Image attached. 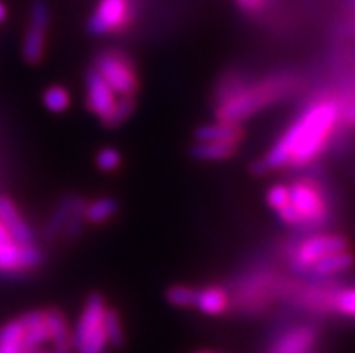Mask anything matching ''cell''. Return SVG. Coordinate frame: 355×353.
I'll return each instance as SVG.
<instances>
[{"instance_id": "6da1fadb", "label": "cell", "mask_w": 355, "mask_h": 353, "mask_svg": "<svg viewBox=\"0 0 355 353\" xmlns=\"http://www.w3.org/2000/svg\"><path fill=\"white\" fill-rule=\"evenodd\" d=\"M339 121V105L332 99H323L312 105L293 126L278 139L263 159L252 164V173L263 175L279 168H302L315 161L324 148Z\"/></svg>"}, {"instance_id": "7a4b0ae2", "label": "cell", "mask_w": 355, "mask_h": 353, "mask_svg": "<svg viewBox=\"0 0 355 353\" xmlns=\"http://www.w3.org/2000/svg\"><path fill=\"white\" fill-rule=\"evenodd\" d=\"M296 87L297 80L293 74H276L248 85L242 83L234 94L216 103V117L220 121L240 123L293 94Z\"/></svg>"}, {"instance_id": "3957f363", "label": "cell", "mask_w": 355, "mask_h": 353, "mask_svg": "<svg viewBox=\"0 0 355 353\" xmlns=\"http://www.w3.org/2000/svg\"><path fill=\"white\" fill-rule=\"evenodd\" d=\"M105 298L98 292L90 294L81 310L78 325L72 332V348L78 353H105L108 339L105 334V313H107Z\"/></svg>"}, {"instance_id": "277c9868", "label": "cell", "mask_w": 355, "mask_h": 353, "mask_svg": "<svg viewBox=\"0 0 355 353\" xmlns=\"http://www.w3.org/2000/svg\"><path fill=\"white\" fill-rule=\"evenodd\" d=\"M94 69L112 87L117 96H135V92L139 90L137 69L130 56L123 51L107 49L99 53Z\"/></svg>"}, {"instance_id": "5b68a950", "label": "cell", "mask_w": 355, "mask_h": 353, "mask_svg": "<svg viewBox=\"0 0 355 353\" xmlns=\"http://www.w3.org/2000/svg\"><path fill=\"white\" fill-rule=\"evenodd\" d=\"M291 204L300 215L302 225H320L329 218V202L320 182L297 179L288 186Z\"/></svg>"}, {"instance_id": "8992f818", "label": "cell", "mask_w": 355, "mask_h": 353, "mask_svg": "<svg viewBox=\"0 0 355 353\" xmlns=\"http://www.w3.org/2000/svg\"><path fill=\"white\" fill-rule=\"evenodd\" d=\"M348 249V240L341 234H312L294 249L293 267L297 273L306 274L321 258Z\"/></svg>"}, {"instance_id": "52a82bcc", "label": "cell", "mask_w": 355, "mask_h": 353, "mask_svg": "<svg viewBox=\"0 0 355 353\" xmlns=\"http://www.w3.org/2000/svg\"><path fill=\"white\" fill-rule=\"evenodd\" d=\"M132 24L130 0H99L89 20V31L94 36L125 31Z\"/></svg>"}, {"instance_id": "ba28073f", "label": "cell", "mask_w": 355, "mask_h": 353, "mask_svg": "<svg viewBox=\"0 0 355 353\" xmlns=\"http://www.w3.org/2000/svg\"><path fill=\"white\" fill-rule=\"evenodd\" d=\"M85 89H87V108L94 114L96 117L103 121L110 114L117 101V94L108 85L103 76L96 71L94 67L89 69L85 76Z\"/></svg>"}, {"instance_id": "9c48e42d", "label": "cell", "mask_w": 355, "mask_h": 353, "mask_svg": "<svg viewBox=\"0 0 355 353\" xmlns=\"http://www.w3.org/2000/svg\"><path fill=\"white\" fill-rule=\"evenodd\" d=\"M0 222L6 225L11 238L17 241L18 246H27V243L35 241V233L27 225L22 213L18 211L17 204L9 197H4V195L0 197Z\"/></svg>"}, {"instance_id": "30bf717a", "label": "cell", "mask_w": 355, "mask_h": 353, "mask_svg": "<svg viewBox=\"0 0 355 353\" xmlns=\"http://www.w3.org/2000/svg\"><path fill=\"white\" fill-rule=\"evenodd\" d=\"M193 307L206 316H222L231 307V295L222 285L202 286L197 289Z\"/></svg>"}, {"instance_id": "8fae6325", "label": "cell", "mask_w": 355, "mask_h": 353, "mask_svg": "<svg viewBox=\"0 0 355 353\" xmlns=\"http://www.w3.org/2000/svg\"><path fill=\"white\" fill-rule=\"evenodd\" d=\"M245 132L240 123L231 121H216V123H206L195 130V141H216V143H233L240 144Z\"/></svg>"}, {"instance_id": "7c38bea8", "label": "cell", "mask_w": 355, "mask_h": 353, "mask_svg": "<svg viewBox=\"0 0 355 353\" xmlns=\"http://www.w3.org/2000/svg\"><path fill=\"white\" fill-rule=\"evenodd\" d=\"M18 319L24 327V346L26 348L40 350L42 345L49 343V327H47V319H45V310H33Z\"/></svg>"}, {"instance_id": "4fadbf2b", "label": "cell", "mask_w": 355, "mask_h": 353, "mask_svg": "<svg viewBox=\"0 0 355 353\" xmlns=\"http://www.w3.org/2000/svg\"><path fill=\"white\" fill-rule=\"evenodd\" d=\"M315 343V332L306 327H297L276 341L270 353H311Z\"/></svg>"}, {"instance_id": "5bb4252c", "label": "cell", "mask_w": 355, "mask_h": 353, "mask_svg": "<svg viewBox=\"0 0 355 353\" xmlns=\"http://www.w3.org/2000/svg\"><path fill=\"white\" fill-rule=\"evenodd\" d=\"M355 265V258L347 250H341V252H334L330 256H324L321 258L318 264H314L309 270V276L315 277H330L338 276V274L348 273L352 267Z\"/></svg>"}, {"instance_id": "9a60e30c", "label": "cell", "mask_w": 355, "mask_h": 353, "mask_svg": "<svg viewBox=\"0 0 355 353\" xmlns=\"http://www.w3.org/2000/svg\"><path fill=\"white\" fill-rule=\"evenodd\" d=\"M239 152V144L233 143H216V141H195L191 146V155L198 161L218 162L231 159Z\"/></svg>"}, {"instance_id": "2e32d148", "label": "cell", "mask_w": 355, "mask_h": 353, "mask_svg": "<svg viewBox=\"0 0 355 353\" xmlns=\"http://www.w3.org/2000/svg\"><path fill=\"white\" fill-rule=\"evenodd\" d=\"M45 319L49 327V341L54 343V348L72 350V332L69 328L67 318L60 310H45Z\"/></svg>"}, {"instance_id": "e0dca14e", "label": "cell", "mask_w": 355, "mask_h": 353, "mask_svg": "<svg viewBox=\"0 0 355 353\" xmlns=\"http://www.w3.org/2000/svg\"><path fill=\"white\" fill-rule=\"evenodd\" d=\"M78 198L80 197L67 195V197H63L62 200H60V204L56 206V209L53 211V215H51L49 222H47V225H45V229H44L45 238L54 240V238L62 234L63 227H65V224H67L69 216H71V213L74 211V206H76Z\"/></svg>"}, {"instance_id": "ac0fdd59", "label": "cell", "mask_w": 355, "mask_h": 353, "mask_svg": "<svg viewBox=\"0 0 355 353\" xmlns=\"http://www.w3.org/2000/svg\"><path fill=\"white\" fill-rule=\"evenodd\" d=\"M45 35L47 31L40 27L29 26L22 42V56L27 63L36 65L40 63L45 53Z\"/></svg>"}, {"instance_id": "d6986e66", "label": "cell", "mask_w": 355, "mask_h": 353, "mask_svg": "<svg viewBox=\"0 0 355 353\" xmlns=\"http://www.w3.org/2000/svg\"><path fill=\"white\" fill-rule=\"evenodd\" d=\"M117 213V202L110 197H99L87 202L85 222L92 225H103Z\"/></svg>"}, {"instance_id": "ffe728a7", "label": "cell", "mask_w": 355, "mask_h": 353, "mask_svg": "<svg viewBox=\"0 0 355 353\" xmlns=\"http://www.w3.org/2000/svg\"><path fill=\"white\" fill-rule=\"evenodd\" d=\"M134 110H135L134 96H119V99L116 101V105H114V108L110 110V114H108L101 123H103L107 128H117V126L123 125L128 117H132Z\"/></svg>"}, {"instance_id": "44dd1931", "label": "cell", "mask_w": 355, "mask_h": 353, "mask_svg": "<svg viewBox=\"0 0 355 353\" xmlns=\"http://www.w3.org/2000/svg\"><path fill=\"white\" fill-rule=\"evenodd\" d=\"M44 105L51 112L62 114L71 107V94L65 87L53 85L44 92Z\"/></svg>"}, {"instance_id": "7402d4cb", "label": "cell", "mask_w": 355, "mask_h": 353, "mask_svg": "<svg viewBox=\"0 0 355 353\" xmlns=\"http://www.w3.org/2000/svg\"><path fill=\"white\" fill-rule=\"evenodd\" d=\"M105 334H107L108 345L114 348H121L125 345V330H123L121 318L114 309H107V313H105Z\"/></svg>"}, {"instance_id": "603a6c76", "label": "cell", "mask_w": 355, "mask_h": 353, "mask_svg": "<svg viewBox=\"0 0 355 353\" xmlns=\"http://www.w3.org/2000/svg\"><path fill=\"white\" fill-rule=\"evenodd\" d=\"M0 270L2 273H22L20 270V246L15 240L0 243Z\"/></svg>"}, {"instance_id": "cb8c5ba5", "label": "cell", "mask_w": 355, "mask_h": 353, "mask_svg": "<svg viewBox=\"0 0 355 353\" xmlns=\"http://www.w3.org/2000/svg\"><path fill=\"white\" fill-rule=\"evenodd\" d=\"M197 289L189 285H171L166 291V301L177 309H191L195 304Z\"/></svg>"}, {"instance_id": "d4e9b609", "label": "cell", "mask_w": 355, "mask_h": 353, "mask_svg": "<svg viewBox=\"0 0 355 353\" xmlns=\"http://www.w3.org/2000/svg\"><path fill=\"white\" fill-rule=\"evenodd\" d=\"M85 206H87V202L83 200V198H78L76 206H74V211L71 213V216H69V220H67V224H65V227H63V231H62L67 240H76V238L80 236L81 231H83V225L87 224L85 222Z\"/></svg>"}, {"instance_id": "484cf974", "label": "cell", "mask_w": 355, "mask_h": 353, "mask_svg": "<svg viewBox=\"0 0 355 353\" xmlns=\"http://www.w3.org/2000/svg\"><path fill=\"white\" fill-rule=\"evenodd\" d=\"M332 310L339 312L345 318L355 319V285L341 289L334 294Z\"/></svg>"}, {"instance_id": "4316f807", "label": "cell", "mask_w": 355, "mask_h": 353, "mask_svg": "<svg viewBox=\"0 0 355 353\" xmlns=\"http://www.w3.org/2000/svg\"><path fill=\"white\" fill-rule=\"evenodd\" d=\"M96 166L105 173H112L121 166V153L116 148H101L96 155Z\"/></svg>"}, {"instance_id": "83f0119b", "label": "cell", "mask_w": 355, "mask_h": 353, "mask_svg": "<svg viewBox=\"0 0 355 353\" xmlns=\"http://www.w3.org/2000/svg\"><path fill=\"white\" fill-rule=\"evenodd\" d=\"M267 204H269L276 213L291 206V193H288L287 184H275L267 193Z\"/></svg>"}, {"instance_id": "f1b7e54d", "label": "cell", "mask_w": 355, "mask_h": 353, "mask_svg": "<svg viewBox=\"0 0 355 353\" xmlns=\"http://www.w3.org/2000/svg\"><path fill=\"white\" fill-rule=\"evenodd\" d=\"M44 261V255L42 250L35 246V243H27V246H20V270H33V268L40 267Z\"/></svg>"}, {"instance_id": "f546056e", "label": "cell", "mask_w": 355, "mask_h": 353, "mask_svg": "<svg viewBox=\"0 0 355 353\" xmlns=\"http://www.w3.org/2000/svg\"><path fill=\"white\" fill-rule=\"evenodd\" d=\"M51 22V11L49 6L45 4L44 0H35L29 9V26L40 27V29H49Z\"/></svg>"}, {"instance_id": "4dcf8cb0", "label": "cell", "mask_w": 355, "mask_h": 353, "mask_svg": "<svg viewBox=\"0 0 355 353\" xmlns=\"http://www.w3.org/2000/svg\"><path fill=\"white\" fill-rule=\"evenodd\" d=\"M236 6L242 9L243 13H249V15H257L260 13L263 6H266L267 0H234Z\"/></svg>"}, {"instance_id": "1f68e13d", "label": "cell", "mask_w": 355, "mask_h": 353, "mask_svg": "<svg viewBox=\"0 0 355 353\" xmlns=\"http://www.w3.org/2000/svg\"><path fill=\"white\" fill-rule=\"evenodd\" d=\"M339 119L345 121L347 125L355 126V99L345 108H339Z\"/></svg>"}, {"instance_id": "d6a6232c", "label": "cell", "mask_w": 355, "mask_h": 353, "mask_svg": "<svg viewBox=\"0 0 355 353\" xmlns=\"http://www.w3.org/2000/svg\"><path fill=\"white\" fill-rule=\"evenodd\" d=\"M13 238H11V234H9V231L6 229V225L0 222V243H6V241H11Z\"/></svg>"}, {"instance_id": "836d02e7", "label": "cell", "mask_w": 355, "mask_h": 353, "mask_svg": "<svg viewBox=\"0 0 355 353\" xmlns=\"http://www.w3.org/2000/svg\"><path fill=\"white\" fill-rule=\"evenodd\" d=\"M6 17H8V9H6V4L0 0V24L4 22Z\"/></svg>"}, {"instance_id": "e575fe53", "label": "cell", "mask_w": 355, "mask_h": 353, "mask_svg": "<svg viewBox=\"0 0 355 353\" xmlns=\"http://www.w3.org/2000/svg\"><path fill=\"white\" fill-rule=\"evenodd\" d=\"M53 353H72V350H63V348H54Z\"/></svg>"}, {"instance_id": "d590c367", "label": "cell", "mask_w": 355, "mask_h": 353, "mask_svg": "<svg viewBox=\"0 0 355 353\" xmlns=\"http://www.w3.org/2000/svg\"><path fill=\"white\" fill-rule=\"evenodd\" d=\"M204 353H207V352H204Z\"/></svg>"}]
</instances>
